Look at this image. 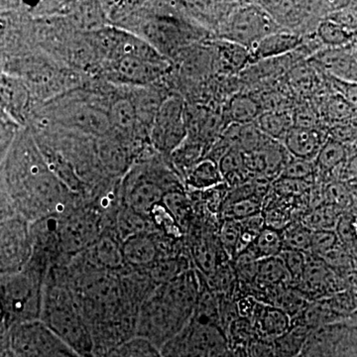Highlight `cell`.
<instances>
[{"mask_svg": "<svg viewBox=\"0 0 357 357\" xmlns=\"http://www.w3.org/2000/svg\"><path fill=\"white\" fill-rule=\"evenodd\" d=\"M0 183L26 222L60 215L77 196L51 170L29 129L21 128L0 164Z\"/></svg>", "mask_w": 357, "mask_h": 357, "instance_id": "6da1fadb", "label": "cell"}, {"mask_svg": "<svg viewBox=\"0 0 357 357\" xmlns=\"http://www.w3.org/2000/svg\"><path fill=\"white\" fill-rule=\"evenodd\" d=\"M202 292L198 275L192 269L157 286L141 305L136 337L149 340L161 351L190 323Z\"/></svg>", "mask_w": 357, "mask_h": 357, "instance_id": "7a4b0ae2", "label": "cell"}, {"mask_svg": "<svg viewBox=\"0 0 357 357\" xmlns=\"http://www.w3.org/2000/svg\"><path fill=\"white\" fill-rule=\"evenodd\" d=\"M40 321L79 357H95L86 319L56 267L49 269L45 280Z\"/></svg>", "mask_w": 357, "mask_h": 357, "instance_id": "3957f363", "label": "cell"}, {"mask_svg": "<svg viewBox=\"0 0 357 357\" xmlns=\"http://www.w3.org/2000/svg\"><path fill=\"white\" fill-rule=\"evenodd\" d=\"M168 6V3H160V9L159 6H156V9L145 11L146 13L142 15L130 16V20H135L133 34L145 40L170 61L192 45L215 38L213 33L187 17L177 3V10H167Z\"/></svg>", "mask_w": 357, "mask_h": 357, "instance_id": "277c9868", "label": "cell"}, {"mask_svg": "<svg viewBox=\"0 0 357 357\" xmlns=\"http://www.w3.org/2000/svg\"><path fill=\"white\" fill-rule=\"evenodd\" d=\"M48 271L29 260L20 271L0 276V311L9 330L40 321Z\"/></svg>", "mask_w": 357, "mask_h": 357, "instance_id": "5b68a950", "label": "cell"}, {"mask_svg": "<svg viewBox=\"0 0 357 357\" xmlns=\"http://www.w3.org/2000/svg\"><path fill=\"white\" fill-rule=\"evenodd\" d=\"M54 222L59 266L91 248L107 227L102 211L91 204H75Z\"/></svg>", "mask_w": 357, "mask_h": 357, "instance_id": "8992f818", "label": "cell"}, {"mask_svg": "<svg viewBox=\"0 0 357 357\" xmlns=\"http://www.w3.org/2000/svg\"><path fill=\"white\" fill-rule=\"evenodd\" d=\"M282 30L257 1L238 2L218 28L215 38L250 49L264 37Z\"/></svg>", "mask_w": 357, "mask_h": 357, "instance_id": "52a82bcc", "label": "cell"}, {"mask_svg": "<svg viewBox=\"0 0 357 357\" xmlns=\"http://www.w3.org/2000/svg\"><path fill=\"white\" fill-rule=\"evenodd\" d=\"M282 29L301 36L316 33L321 21L326 20L344 1H257Z\"/></svg>", "mask_w": 357, "mask_h": 357, "instance_id": "ba28073f", "label": "cell"}, {"mask_svg": "<svg viewBox=\"0 0 357 357\" xmlns=\"http://www.w3.org/2000/svg\"><path fill=\"white\" fill-rule=\"evenodd\" d=\"M9 337L14 357H79L41 321L13 326Z\"/></svg>", "mask_w": 357, "mask_h": 357, "instance_id": "9c48e42d", "label": "cell"}, {"mask_svg": "<svg viewBox=\"0 0 357 357\" xmlns=\"http://www.w3.org/2000/svg\"><path fill=\"white\" fill-rule=\"evenodd\" d=\"M185 107L182 98L168 96L149 130L150 142L160 153L172 154L188 137Z\"/></svg>", "mask_w": 357, "mask_h": 357, "instance_id": "30bf717a", "label": "cell"}, {"mask_svg": "<svg viewBox=\"0 0 357 357\" xmlns=\"http://www.w3.org/2000/svg\"><path fill=\"white\" fill-rule=\"evenodd\" d=\"M304 357H357V326L351 319L312 331Z\"/></svg>", "mask_w": 357, "mask_h": 357, "instance_id": "8fae6325", "label": "cell"}, {"mask_svg": "<svg viewBox=\"0 0 357 357\" xmlns=\"http://www.w3.org/2000/svg\"><path fill=\"white\" fill-rule=\"evenodd\" d=\"M172 65L168 59H151L130 55L107 61V72L119 83L132 86H147L158 83L170 72Z\"/></svg>", "mask_w": 357, "mask_h": 357, "instance_id": "7c38bea8", "label": "cell"}, {"mask_svg": "<svg viewBox=\"0 0 357 357\" xmlns=\"http://www.w3.org/2000/svg\"><path fill=\"white\" fill-rule=\"evenodd\" d=\"M34 103L24 82L4 72L0 63V112L16 126L25 128Z\"/></svg>", "mask_w": 357, "mask_h": 357, "instance_id": "4fadbf2b", "label": "cell"}, {"mask_svg": "<svg viewBox=\"0 0 357 357\" xmlns=\"http://www.w3.org/2000/svg\"><path fill=\"white\" fill-rule=\"evenodd\" d=\"M356 47L324 48L317 52L307 62L324 76L344 83H357Z\"/></svg>", "mask_w": 357, "mask_h": 357, "instance_id": "5bb4252c", "label": "cell"}, {"mask_svg": "<svg viewBox=\"0 0 357 357\" xmlns=\"http://www.w3.org/2000/svg\"><path fill=\"white\" fill-rule=\"evenodd\" d=\"M160 234H143L124 241L122 252L126 268L144 271L161 258L171 256L165 252V241L160 238Z\"/></svg>", "mask_w": 357, "mask_h": 357, "instance_id": "9a60e30c", "label": "cell"}, {"mask_svg": "<svg viewBox=\"0 0 357 357\" xmlns=\"http://www.w3.org/2000/svg\"><path fill=\"white\" fill-rule=\"evenodd\" d=\"M213 52V72L222 77L241 76L249 67V51L245 47L227 40L210 41Z\"/></svg>", "mask_w": 357, "mask_h": 357, "instance_id": "2e32d148", "label": "cell"}, {"mask_svg": "<svg viewBox=\"0 0 357 357\" xmlns=\"http://www.w3.org/2000/svg\"><path fill=\"white\" fill-rule=\"evenodd\" d=\"M81 255L89 264L100 269L109 271L126 269L122 252V241L112 227L103 230L102 236L96 243Z\"/></svg>", "mask_w": 357, "mask_h": 357, "instance_id": "e0dca14e", "label": "cell"}, {"mask_svg": "<svg viewBox=\"0 0 357 357\" xmlns=\"http://www.w3.org/2000/svg\"><path fill=\"white\" fill-rule=\"evenodd\" d=\"M304 39L305 36L286 30L268 35L248 49L249 66L295 53L304 43Z\"/></svg>", "mask_w": 357, "mask_h": 357, "instance_id": "ac0fdd59", "label": "cell"}, {"mask_svg": "<svg viewBox=\"0 0 357 357\" xmlns=\"http://www.w3.org/2000/svg\"><path fill=\"white\" fill-rule=\"evenodd\" d=\"M328 137V131L321 128L294 126L282 144L291 156L314 162Z\"/></svg>", "mask_w": 357, "mask_h": 357, "instance_id": "d6986e66", "label": "cell"}, {"mask_svg": "<svg viewBox=\"0 0 357 357\" xmlns=\"http://www.w3.org/2000/svg\"><path fill=\"white\" fill-rule=\"evenodd\" d=\"M249 319L262 337L275 340L285 335L292 326V319L283 310L263 302H256Z\"/></svg>", "mask_w": 357, "mask_h": 357, "instance_id": "ffe728a7", "label": "cell"}, {"mask_svg": "<svg viewBox=\"0 0 357 357\" xmlns=\"http://www.w3.org/2000/svg\"><path fill=\"white\" fill-rule=\"evenodd\" d=\"M262 112L261 105L252 93H237L222 107L223 130L234 124L253 123Z\"/></svg>", "mask_w": 357, "mask_h": 357, "instance_id": "44dd1931", "label": "cell"}, {"mask_svg": "<svg viewBox=\"0 0 357 357\" xmlns=\"http://www.w3.org/2000/svg\"><path fill=\"white\" fill-rule=\"evenodd\" d=\"M220 138L229 149L243 154L255 152L271 140L258 129L255 122L227 126L220 134Z\"/></svg>", "mask_w": 357, "mask_h": 357, "instance_id": "7402d4cb", "label": "cell"}, {"mask_svg": "<svg viewBox=\"0 0 357 357\" xmlns=\"http://www.w3.org/2000/svg\"><path fill=\"white\" fill-rule=\"evenodd\" d=\"M347 158H349L347 147L340 141L333 139L328 136L314 160V166H316L314 178L319 177L324 181L330 178L335 170L344 165Z\"/></svg>", "mask_w": 357, "mask_h": 357, "instance_id": "603a6c76", "label": "cell"}, {"mask_svg": "<svg viewBox=\"0 0 357 357\" xmlns=\"http://www.w3.org/2000/svg\"><path fill=\"white\" fill-rule=\"evenodd\" d=\"M109 115L112 130L117 131L123 137L135 136L137 131L142 130L130 98L122 96L112 102Z\"/></svg>", "mask_w": 357, "mask_h": 357, "instance_id": "cb8c5ba5", "label": "cell"}, {"mask_svg": "<svg viewBox=\"0 0 357 357\" xmlns=\"http://www.w3.org/2000/svg\"><path fill=\"white\" fill-rule=\"evenodd\" d=\"M253 283L264 290L291 286L290 277L280 256L258 260Z\"/></svg>", "mask_w": 357, "mask_h": 357, "instance_id": "d4e9b609", "label": "cell"}, {"mask_svg": "<svg viewBox=\"0 0 357 357\" xmlns=\"http://www.w3.org/2000/svg\"><path fill=\"white\" fill-rule=\"evenodd\" d=\"M255 123L269 139L283 143L289 131L294 128L292 109L262 112Z\"/></svg>", "mask_w": 357, "mask_h": 357, "instance_id": "484cf974", "label": "cell"}, {"mask_svg": "<svg viewBox=\"0 0 357 357\" xmlns=\"http://www.w3.org/2000/svg\"><path fill=\"white\" fill-rule=\"evenodd\" d=\"M185 185L196 191H208L225 184L217 162L204 158L185 177Z\"/></svg>", "mask_w": 357, "mask_h": 357, "instance_id": "4316f807", "label": "cell"}, {"mask_svg": "<svg viewBox=\"0 0 357 357\" xmlns=\"http://www.w3.org/2000/svg\"><path fill=\"white\" fill-rule=\"evenodd\" d=\"M316 35L324 48L356 47V32L351 31L330 20H325L319 23Z\"/></svg>", "mask_w": 357, "mask_h": 357, "instance_id": "83f0119b", "label": "cell"}, {"mask_svg": "<svg viewBox=\"0 0 357 357\" xmlns=\"http://www.w3.org/2000/svg\"><path fill=\"white\" fill-rule=\"evenodd\" d=\"M344 213L332 204H321L307 211L300 222L312 231L335 230L338 220Z\"/></svg>", "mask_w": 357, "mask_h": 357, "instance_id": "f1b7e54d", "label": "cell"}, {"mask_svg": "<svg viewBox=\"0 0 357 357\" xmlns=\"http://www.w3.org/2000/svg\"><path fill=\"white\" fill-rule=\"evenodd\" d=\"M248 248L257 260L278 257L284 250L282 232L265 227Z\"/></svg>", "mask_w": 357, "mask_h": 357, "instance_id": "f546056e", "label": "cell"}, {"mask_svg": "<svg viewBox=\"0 0 357 357\" xmlns=\"http://www.w3.org/2000/svg\"><path fill=\"white\" fill-rule=\"evenodd\" d=\"M263 211V201L257 197H244V198L225 199L222 204V220H243L253 217Z\"/></svg>", "mask_w": 357, "mask_h": 357, "instance_id": "4dcf8cb0", "label": "cell"}, {"mask_svg": "<svg viewBox=\"0 0 357 357\" xmlns=\"http://www.w3.org/2000/svg\"><path fill=\"white\" fill-rule=\"evenodd\" d=\"M319 114V116L325 117L326 121L333 124L342 123L357 117L356 112L349 107V103L333 91L321 102Z\"/></svg>", "mask_w": 357, "mask_h": 357, "instance_id": "1f68e13d", "label": "cell"}, {"mask_svg": "<svg viewBox=\"0 0 357 357\" xmlns=\"http://www.w3.org/2000/svg\"><path fill=\"white\" fill-rule=\"evenodd\" d=\"M103 357H163L158 347L149 340L134 337L117 345Z\"/></svg>", "mask_w": 357, "mask_h": 357, "instance_id": "d6a6232c", "label": "cell"}, {"mask_svg": "<svg viewBox=\"0 0 357 357\" xmlns=\"http://www.w3.org/2000/svg\"><path fill=\"white\" fill-rule=\"evenodd\" d=\"M282 232L284 250L298 251L309 255L311 253V239L312 231L302 222H292Z\"/></svg>", "mask_w": 357, "mask_h": 357, "instance_id": "836d02e7", "label": "cell"}, {"mask_svg": "<svg viewBox=\"0 0 357 357\" xmlns=\"http://www.w3.org/2000/svg\"><path fill=\"white\" fill-rule=\"evenodd\" d=\"M192 257L197 266L199 268L204 276L211 277L215 274L218 267L217 249L210 241L199 239L194 243L192 249Z\"/></svg>", "mask_w": 357, "mask_h": 357, "instance_id": "e575fe53", "label": "cell"}, {"mask_svg": "<svg viewBox=\"0 0 357 357\" xmlns=\"http://www.w3.org/2000/svg\"><path fill=\"white\" fill-rule=\"evenodd\" d=\"M162 204L165 206L167 210L170 211L171 215L183 229L185 223L189 222L191 206H190V201L182 189L166 192Z\"/></svg>", "mask_w": 357, "mask_h": 357, "instance_id": "d590c367", "label": "cell"}, {"mask_svg": "<svg viewBox=\"0 0 357 357\" xmlns=\"http://www.w3.org/2000/svg\"><path fill=\"white\" fill-rule=\"evenodd\" d=\"M150 220H152L155 227L160 232L169 238L177 241L183 236L182 227L176 222L175 218L167 210L163 204L155 206L150 213Z\"/></svg>", "mask_w": 357, "mask_h": 357, "instance_id": "8d00e7d4", "label": "cell"}, {"mask_svg": "<svg viewBox=\"0 0 357 357\" xmlns=\"http://www.w3.org/2000/svg\"><path fill=\"white\" fill-rule=\"evenodd\" d=\"M314 176H316V166L314 161L296 158L290 155L279 178L312 183L314 181Z\"/></svg>", "mask_w": 357, "mask_h": 357, "instance_id": "74e56055", "label": "cell"}, {"mask_svg": "<svg viewBox=\"0 0 357 357\" xmlns=\"http://www.w3.org/2000/svg\"><path fill=\"white\" fill-rule=\"evenodd\" d=\"M241 225L237 220H222L220 227L218 239L222 244L225 255H229L230 259H234L236 253V246L241 236Z\"/></svg>", "mask_w": 357, "mask_h": 357, "instance_id": "f35d334b", "label": "cell"}, {"mask_svg": "<svg viewBox=\"0 0 357 357\" xmlns=\"http://www.w3.org/2000/svg\"><path fill=\"white\" fill-rule=\"evenodd\" d=\"M290 277L291 286L295 288L300 283L306 265V255L298 251L283 250L280 255Z\"/></svg>", "mask_w": 357, "mask_h": 357, "instance_id": "ab89813d", "label": "cell"}, {"mask_svg": "<svg viewBox=\"0 0 357 357\" xmlns=\"http://www.w3.org/2000/svg\"><path fill=\"white\" fill-rule=\"evenodd\" d=\"M340 243L335 230H319L312 231L311 255L323 257Z\"/></svg>", "mask_w": 357, "mask_h": 357, "instance_id": "60d3db41", "label": "cell"}, {"mask_svg": "<svg viewBox=\"0 0 357 357\" xmlns=\"http://www.w3.org/2000/svg\"><path fill=\"white\" fill-rule=\"evenodd\" d=\"M326 20H332L351 31H357V1H344V6L331 13Z\"/></svg>", "mask_w": 357, "mask_h": 357, "instance_id": "b9f144b4", "label": "cell"}, {"mask_svg": "<svg viewBox=\"0 0 357 357\" xmlns=\"http://www.w3.org/2000/svg\"><path fill=\"white\" fill-rule=\"evenodd\" d=\"M326 77L331 89L342 96L357 114V83H344L332 77Z\"/></svg>", "mask_w": 357, "mask_h": 357, "instance_id": "7bdbcfd3", "label": "cell"}, {"mask_svg": "<svg viewBox=\"0 0 357 357\" xmlns=\"http://www.w3.org/2000/svg\"><path fill=\"white\" fill-rule=\"evenodd\" d=\"M15 211H14L13 204L6 190L2 187L0 183V222L8 220V218L16 217Z\"/></svg>", "mask_w": 357, "mask_h": 357, "instance_id": "ee69618b", "label": "cell"}, {"mask_svg": "<svg viewBox=\"0 0 357 357\" xmlns=\"http://www.w3.org/2000/svg\"><path fill=\"white\" fill-rule=\"evenodd\" d=\"M345 184H347V187H349V191L351 192V194L354 195V196L357 199V181L345 183Z\"/></svg>", "mask_w": 357, "mask_h": 357, "instance_id": "f6af8a7d", "label": "cell"}, {"mask_svg": "<svg viewBox=\"0 0 357 357\" xmlns=\"http://www.w3.org/2000/svg\"><path fill=\"white\" fill-rule=\"evenodd\" d=\"M6 331H9V328H7L6 323H4L3 317H2L1 311H0V333L6 332Z\"/></svg>", "mask_w": 357, "mask_h": 357, "instance_id": "bcb514c9", "label": "cell"}, {"mask_svg": "<svg viewBox=\"0 0 357 357\" xmlns=\"http://www.w3.org/2000/svg\"><path fill=\"white\" fill-rule=\"evenodd\" d=\"M352 323L354 324V325L357 326V309L356 311L354 312V314H351V318H349Z\"/></svg>", "mask_w": 357, "mask_h": 357, "instance_id": "7dc6e473", "label": "cell"}, {"mask_svg": "<svg viewBox=\"0 0 357 357\" xmlns=\"http://www.w3.org/2000/svg\"><path fill=\"white\" fill-rule=\"evenodd\" d=\"M354 53H356V56L357 58V47H356V49H354Z\"/></svg>", "mask_w": 357, "mask_h": 357, "instance_id": "c3c4849f", "label": "cell"}, {"mask_svg": "<svg viewBox=\"0 0 357 357\" xmlns=\"http://www.w3.org/2000/svg\"><path fill=\"white\" fill-rule=\"evenodd\" d=\"M356 215V217L357 218V211H356V215Z\"/></svg>", "mask_w": 357, "mask_h": 357, "instance_id": "681fc988", "label": "cell"}]
</instances>
